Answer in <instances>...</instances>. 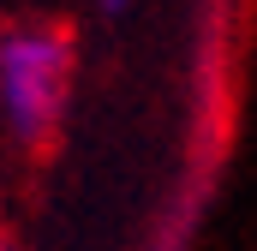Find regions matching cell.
Masks as SVG:
<instances>
[{
	"label": "cell",
	"instance_id": "7a4b0ae2",
	"mask_svg": "<svg viewBox=\"0 0 257 251\" xmlns=\"http://www.w3.org/2000/svg\"><path fill=\"white\" fill-rule=\"evenodd\" d=\"M102 6H108V12H120V6H126V0H102Z\"/></svg>",
	"mask_w": 257,
	"mask_h": 251
},
{
	"label": "cell",
	"instance_id": "6da1fadb",
	"mask_svg": "<svg viewBox=\"0 0 257 251\" xmlns=\"http://www.w3.org/2000/svg\"><path fill=\"white\" fill-rule=\"evenodd\" d=\"M72 90V36L60 24L0 30V120L18 144H48Z\"/></svg>",
	"mask_w": 257,
	"mask_h": 251
},
{
	"label": "cell",
	"instance_id": "3957f363",
	"mask_svg": "<svg viewBox=\"0 0 257 251\" xmlns=\"http://www.w3.org/2000/svg\"><path fill=\"white\" fill-rule=\"evenodd\" d=\"M0 251H6V245H0Z\"/></svg>",
	"mask_w": 257,
	"mask_h": 251
}]
</instances>
